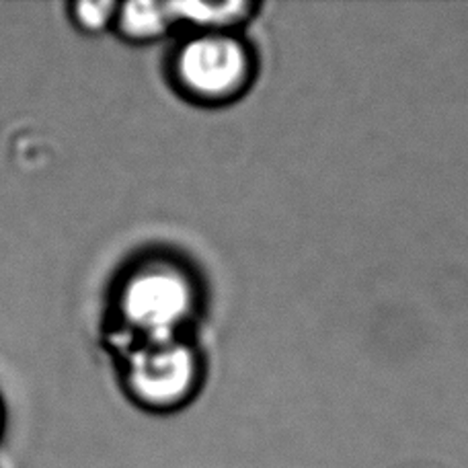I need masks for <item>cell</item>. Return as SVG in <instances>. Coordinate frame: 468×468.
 Instances as JSON below:
<instances>
[{"instance_id": "1", "label": "cell", "mask_w": 468, "mask_h": 468, "mask_svg": "<svg viewBox=\"0 0 468 468\" xmlns=\"http://www.w3.org/2000/svg\"><path fill=\"white\" fill-rule=\"evenodd\" d=\"M206 306L196 267L169 250H150L123 267L110 296V347L191 335Z\"/></svg>"}, {"instance_id": "2", "label": "cell", "mask_w": 468, "mask_h": 468, "mask_svg": "<svg viewBox=\"0 0 468 468\" xmlns=\"http://www.w3.org/2000/svg\"><path fill=\"white\" fill-rule=\"evenodd\" d=\"M112 351L125 397L146 413H177L204 387L206 359L191 335L132 341Z\"/></svg>"}, {"instance_id": "3", "label": "cell", "mask_w": 468, "mask_h": 468, "mask_svg": "<svg viewBox=\"0 0 468 468\" xmlns=\"http://www.w3.org/2000/svg\"><path fill=\"white\" fill-rule=\"evenodd\" d=\"M169 80L189 103L224 107L249 93L257 54L240 31L183 33L166 64Z\"/></svg>"}, {"instance_id": "4", "label": "cell", "mask_w": 468, "mask_h": 468, "mask_svg": "<svg viewBox=\"0 0 468 468\" xmlns=\"http://www.w3.org/2000/svg\"><path fill=\"white\" fill-rule=\"evenodd\" d=\"M113 33L132 46H153L179 36L173 0H130L120 3Z\"/></svg>"}, {"instance_id": "5", "label": "cell", "mask_w": 468, "mask_h": 468, "mask_svg": "<svg viewBox=\"0 0 468 468\" xmlns=\"http://www.w3.org/2000/svg\"><path fill=\"white\" fill-rule=\"evenodd\" d=\"M179 31H242V27L259 13L250 0H227V3H173Z\"/></svg>"}, {"instance_id": "6", "label": "cell", "mask_w": 468, "mask_h": 468, "mask_svg": "<svg viewBox=\"0 0 468 468\" xmlns=\"http://www.w3.org/2000/svg\"><path fill=\"white\" fill-rule=\"evenodd\" d=\"M120 3L117 0H79L69 5V21L85 36L113 33Z\"/></svg>"}, {"instance_id": "7", "label": "cell", "mask_w": 468, "mask_h": 468, "mask_svg": "<svg viewBox=\"0 0 468 468\" xmlns=\"http://www.w3.org/2000/svg\"><path fill=\"white\" fill-rule=\"evenodd\" d=\"M3 431H5V407H3V400H0V438H3Z\"/></svg>"}]
</instances>
